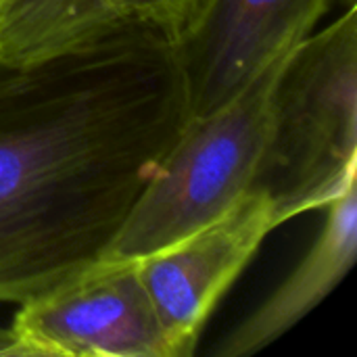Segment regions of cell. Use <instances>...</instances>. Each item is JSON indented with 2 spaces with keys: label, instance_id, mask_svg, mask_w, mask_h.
<instances>
[{
  "label": "cell",
  "instance_id": "6da1fadb",
  "mask_svg": "<svg viewBox=\"0 0 357 357\" xmlns=\"http://www.w3.org/2000/svg\"><path fill=\"white\" fill-rule=\"evenodd\" d=\"M186 121L176 48L138 23L44 63L0 61V303L98 259Z\"/></svg>",
  "mask_w": 357,
  "mask_h": 357
},
{
  "label": "cell",
  "instance_id": "7a4b0ae2",
  "mask_svg": "<svg viewBox=\"0 0 357 357\" xmlns=\"http://www.w3.org/2000/svg\"><path fill=\"white\" fill-rule=\"evenodd\" d=\"M357 182V8L351 0L289 56L255 176L282 224L324 209Z\"/></svg>",
  "mask_w": 357,
  "mask_h": 357
},
{
  "label": "cell",
  "instance_id": "3957f363",
  "mask_svg": "<svg viewBox=\"0 0 357 357\" xmlns=\"http://www.w3.org/2000/svg\"><path fill=\"white\" fill-rule=\"evenodd\" d=\"M291 52L220 109L186 121L102 255L142 259L213 222L253 190L274 90Z\"/></svg>",
  "mask_w": 357,
  "mask_h": 357
},
{
  "label": "cell",
  "instance_id": "277c9868",
  "mask_svg": "<svg viewBox=\"0 0 357 357\" xmlns=\"http://www.w3.org/2000/svg\"><path fill=\"white\" fill-rule=\"evenodd\" d=\"M138 268L140 259L100 255L21 303L13 357H176Z\"/></svg>",
  "mask_w": 357,
  "mask_h": 357
},
{
  "label": "cell",
  "instance_id": "5b68a950",
  "mask_svg": "<svg viewBox=\"0 0 357 357\" xmlns=\"http://www.w3.org/2000/svg\"><path fill=\"white\" fill-rule=\"evenodd\" d=\"M278 226L276 203L253 188L213 222L140 259V280L176 357L195 354L220 299Z\"/></svg>",
  "mask_w": 357,
  "mask_h": 357
},
{
  "label": "cell",
  "instance_id": "8992f818",
  "mask_svg": "<svg viewBox=\"0 0 357 357\" xmlns=\"http://www.w3.org/2000/svg\"><path fill=\"white\" fill-rule=\"evenodd\" d=\"M331 4L333 0H207L188 33L174 46L188 119L241 94L312 36Z\"/></svg>",
  "mask_w": 357,
  "mask_h": 357
},
{
  "label": "cell",
  "instance_id": "52a82bcc",
  "mask_svg": "<svg viewBox=\"0 0 357 357\" xmlns=\"http://www.w3.org/2000/svg\"><path fill=\"white\" fill-rule=\"evenodd\" d=\"M326 222L307 255L282 284L213 349L215 357H249L299 324L347 276L357 255V182L326 207Z\"/></svg>",
  "mask_w": 357,
  "mask_h": 357
},
{
  "label": "cell",
  "instance_id": "ba28073f",
  "mask_svg": "<svg viewBox=\"0 0 357 357\" xmlns=\"http://www.w3.org/2000/svg\"><path fill=\"white\" fill-rule=\"evenodd\" d=\"M123 23L109 0H0V61L44 63L94 44Z\"/></svg>",
  "mask_w": 357,
  "mask_h": 357
},
{
  "label": "cell",
  "instance_id": "9c48e42d",
  "mask_svg": "<svg viewBox=\"0 0 357 357\" xmlns=\"http://www.w3.org/2000/svg\"><path fill=\"white\" fill-rule=\"evenodd\" d=\"M113 10L126 23H138L172 46H176L192 27L207 0H109Z\"/></svg>",
  "mask_w": 357,
  "mask_h": 357
},
{
  "label": "cell",
  "instance_id": "30bf717a",
  "mask_svg": "<svg viewBox=\"0 0 357 357\" xmlns=\"http://www.w3.org/2000/svg\"><path fill=\"white\" fill-rule=\"evenodd\" d=\"M0 357H13V333L0 326Z\"/></svg>",
  "mask_w": 357,
  "mask_h": 357
}]
</instances>
